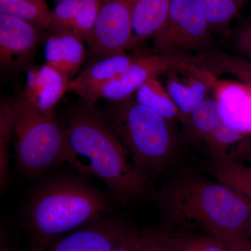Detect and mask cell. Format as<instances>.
<instances>
[{
	"label": "cell",
	"mask_w": 251,
	"mask_h": 251,
	"mask_svg": "<svg viewBox=\"0 0 251 251\" xmlns=\"http://www.w3.org/2000/svg\"><path fill=\"white\" fill-rule=\"evenodd\" d=\"M92 106L84 103L68 115L73 166L103 181L120 202L142 197L146 192L145 175L130 164L126 149Z\"/></svg>",
	"instance_id": "1"
},
{
	"label": "cell",
	"mask_w": 251,
	"mask_h": 251,
	"mask_svg": "<svg viewBox=\"0 0 251 251\" xmlns=\"http://www.w3.org/2000/svg\"><path fill=\"white\" fill-rule=\"evenodd\" d=\"M158 201L168 219L202 227L225 243L247 236L251 224V205L245 198L219 181L198 176L175 179Z\"/></svg>",
	"instance_id": "2"
},
{
	"label": "cell",
	"mask_w": 251,
	"mask_h": 251,
	"mask_svg": "<svg viewBox=\"0 0 251 251\" xmlns=\"http://www.w3.org/2000/svg\"><path fill=\"white\" fill-rule=\"evenodd\" d=\"M109 209L108 200L80 179L48 180L33 191L25 209L28 251H45L66 233L103 218Z\"/></svg>",
	"instance_id": "3"
},
{
	"label": "cell",
	"mask_w": 251,
	"mask_h": 251,
	"mask_svg": "<svg viewBox=\"0 0 251 251\" xmlns=\"http://www.w3.org/2000/svg\"><path fill=\"white\" fill-rule=\"evenodd\" d=\"M13 108L16 160L23 173L37 176L65 161L73 166L67 130L55 116L44 115L23 97L13 103Z\"/></svg>",
	"instance_id": "4"
},
{
	"label": "cell",
	"mask_w": 251,
	"mask_h": 251,
	"mask_svg": "<svg viewBox=\"0 0 251 251\" xmlns=\"http://www.w3.org/2000/svg\"><path fill=\"white\" fill-rule=\"evenodd\" d=\"M118 103L113 117L115 129L135 168L143 174L163 168L175 151L171 121L131 97Z\"/></svg>",
	"instance_id": "5"
},
{
	"label": "cell",
	"mask_w": 251,
	"mask_h": 251,
	"mask_svg": "<svg viewBox=\"0 0 251 251\" xmlns=\"http://www.w3.org/2000/svg\"><path fill=\"white\" fill-rule=\"evenodd\" d=\"M211 29L197 0H171L168 18L153 36L156 54L190 55L209 52Z\"/></svg>",
	"instance_id": "6"
},
{
	"label": "cell",
	"mask_w": 251,
	"mask_h": 251,
	"mask_svg": "<svg viewBox=\"0 0 251 251\" xmlns=\"http://www.w3.org/2000/svg\"><path fill=\"white\" fill-rule=\"evenodd\" d=\"M135 0H101L93 30L87 41L97 61L133 47L132 11Z\"/></svg>",
	"instance_id": "7"
},
{
	"label": "cell",
	"mask_w": 251,
	"mask_h": 251,
	"mask_svg": "<svg viewBox=\"0 0 251 251\" xmlns=\"http://www.w3.org/2000/svg\"><path fill=\"white\" fill-rule=\"evenodd\" d=\"M198 58L199 55L191 57L155 54L137 56L125 72L102 87L99 99L103 98L117 103L125 101L148 81L168 74L175 69L197 62Z\"/></svg>",
	"instance_id": "8"
},
{
	"label": "cell",
	"mask_w": 251,
	"mask_h": 251,
	"mask_svg": "<svg viewBox=\"0 0 251 251\" xmlns=\"http://www.w3.org/2000/svg\"><path fill=\"white\" fill-rule=\"evenodd\" d=\"M186 120L193 135L208 148L214 160L229 156L232 147L249 135L226 123L216 98L206 97Z\"/></svg>",
	"instance_id": "9"
},
{
	"label": "cell",
	"mask_w": 251,
	"mask_h": 251,
	"mask_svg": "<svg viewBox=\"0 0 251 251\" xmlns=\"http://www.w3.org/2000/svg\"><path fill=\"white\" fill-rule=\"evenodd\" d=\"M132 228L121 219L100 218L64 234L44 251H112Z\"/></svg>",
	"instance_id": "10"
},
{
	"label": "cell",
	"mask_w": 251,
	"mask_h": 251,
	"mask_svg": "<svg viewBox=\"0 0 251 251\" xmlns=\"http://www.w3.org/2000/svg\"><path fill=\"white\" fill-rule=\"evenodd\" d=\"M41 28L21 18L0 13V64L2 69L21 67L40 44Z\"/></svg>",
	"instance_id": "11"
},
{
	"label": "cell",
	"mask_w": 251,
	"mask_h": 251,
	"mask_svg": "<svg viewBox=\"0 0 251 251\" xmlns=\"http://www.w3.org/2000/svg\"><path fill=\"white\" fill-rule=\"evenodd\" d=\"M188 64L168 73L166 90L185 117L209 97L216 75L198 64Z\"/></svg>",
	"instance_id": "12"
},
{
	"label": "cell",
	"mask_w": 251,
	"mask_h": 251,
	"mask_svg": "<svg viewBox=\"0 0 251 251\" xmlns=\"http://www.w3.org/2000/svg\"><path fill=\"white\" fill-rule=\"evenodd\" d=\"M136 57L124 52L96 61L70 81L67 92H74L84 103L93 105L102 87L125 72Z\"/></svg>",
	"instance_id": "13"
},
{
	"label": "cell",
	"mask_w": 251,
	"mask_h": 251,
	"mask_svg": "<svg viewBox=\"0 0 251 251\" xmlns=\"http://www.w3.org/2000/svg\"><path fill=\"white\" fill-rule=\"evenodd\" d=\"M71 80L67 75L44 64L29 72L23 97L44 115L55 116L56 106L67 92Z\"/></svg>",
	"instance_id": "14"
},
{
	"label": "cell",
	"mask_w": 251,
	"mask_h": 251,
	"mask_svg": "<svg viewBox=\"0 0 251 251\" xmlns=\"http://www.w3.org/2000/svg\"><path fill=\"white\" fill-rule=\"evenodd\" d=\"M83 42L72 33L50 34L45 46V64L72 80L87 57Z\"/></svg>",
	"instance_id": "15"
},
{
	"label": "cell",
	"mask_w": 251,
	"mask_h": 251,
	"mask_svg": "<svg viewBox=\"0 0 251 251\" xmlns=\"http://www.w3.org/2000/svg\"><path fill=\"white\" fill-rule=\"evenodd\" d=\"M171 0H135L132 11L133 46L152 37L163 27Z\"/></svg>",
	"instance_id": "16"
},
{
	"label": "cell",
	"mask_w": 251,
	"mask_h": 251,
	"mask_svg": "<svg viewBox=\"0 0 251 251\" xmlns=\"http://www.w3.org/2000/svg\"><path fill=\"white\" fill-rule=\"evenodd\" d=\"M208 170L216 181L239 193L251 205V163L247 164L229 156L214 160Z\"/></svg>",
	"instance_id": "17"
},
{
	"label": "cell",
	"mask_w": 251,
	"mask_h": 251,
	"mask_svg": "<svg viewBox=\"0 0 251 251\" xmlns=\"http://www.w3.org/2000/svg\"><path fill=\"white\" fill-rule=\"evenodd\" d=\"M224 121L231 128L251 134L249 100L245 92L237 86H229L220 91L217 98Z\"/></svg>",
	"instance_id": "18"
},
{
	"label": "cell",
	"mask_w": 251,
	"mask_h": 251,
	"mask_svg": "<svg viewBox=\"0 0 251 251\" xmlns=\"http://www.w3.org/2000/svg\"><path fill=\"white\" fill-rule=\"evenodd\" d=\"M138 103L171 121L173 120H186L180 112L166 89L157 78L151 79L143 84L135 93Z\"/></svg>",
	"instance_id": "19"
},
{
	"label": "cell",
	"mask_w": 251,
	"mask_h": 251,
	"mask_svg": "<svg viewBox=\"0 0 251 251\" xmlns=\"http://www.w3.org/2000/svg\"><path fill=\"white\" fill-rule=\"evenodd\" d=\"M0 13L21 18L43 30H50L52 11L46 0H0Z\"/></svg>",
	"instance_id": "20"
},
{
	"label": "cell",
	"mask_w": 251,
	"mask_h": 251,
	"mask_svg": "<svg viewBox=\"0 0 251 251\" xmlns=\"http://www.w3.org/2000/svg\"><path fill=\"white\" fill-rule=\"evenodd\" d=\"M202 67L212 73L228 74L237 77L248 88L251 89V62L242 57H234L221 52L203 54Z\"/></svg>",
	"instance_id": "21"
},
{
	"label": "cell",
	"mask_w": 251,
	"mask_h": 251,
	"mask_svg": "<svg viewBox=\"0 0 251 251\" xmlns=\"http://www.w3.org/2000/svg\"><path fill=\"white\" fill-rule=\"evenodd\" d=\"M14 130L13 103L1 100L0 105V184L4 190L9 179V143Z\"/></svg>",
	"instance_id": "22"
},
{
	"label": "cell",
	"mask_w": 251,
	"mask_h": 251,
	"mask_svg": "<svg viewBox=\"0 0 251 251\" xmlns=\"http://www.w3.org/2000/svg\"><path fill=\"white\" fill-rule=\"evenodd\" d=\"M204 11L211 31L227 27L247 0H197Z\"/></svg>",
	"instance_id": "23"
},
{
	"label": "cell",
	"mask_w": 251,
	"mask_h": 251,
	"mask_svg": "<svg viewBox=\"0 0 251 251\" xmlns=\"http://www.w3.org/2000/svg\"><path fill=\"white\" fill-rule=\"evenodd\" d=\"M172 251H229L226 243L214 236L188 233H171L166 231Z\"/></svg>",
	"instance_id": "24"
},
{
	"label": "cell",
	"mask_w": 251,
	"mask_h": 251,
	"mask_svg": "<svg viewBox=\"0 0 251 251\" xmlns=\"http://www.w3.org/2000/svg\"><path fill=\"white\" fill-rule=\"evenodd\" d=\"M100 2L101 0H79L71 33L86 43L93 30Z\"/></svg>",
	"instance_id": "25"
},
{
	"label": "cell",
	"mask_w": 251,
	"mask_h": 251,
	"mask_svg": "<svg viewBox=\"0 0 251 251\" xmlns=\"http://www.w3.org/2000/svg\"><path fill=\"white\" fill-rule=\"evenodd\" d=\"M79 0H62L59 1L52 13L50 32V34L72 31Z\"/></svg>",
	"instance_id": "26"
},
{
	"label": "cell",
	"mask_w": 251,
	"mask_h": 251,
	"mask_svg": "<svg viewBox=\"0 0 251 251\" xmlns=\"http://www.w3.org/2000/svg\"><path fill=\"white\" fill-rule=\"evenodd\" d=\"M137 251H172L167 240L166 231H142L141 242Z\"/></svg>",
	"instance_id": "27"
},
{
	"label": "cell",
	"mask_w": 251,
	"mask_h": 251,
	"mask_svg": "<svg viewBox=\"0 0 251 251\" xmlns=\"http://www.w3.org/2000/svg\"><path fill=\"white\" fill-rule=\"evenodd\" d=\"M234 42L244 58L251 62V23H245L237 29Z\"/></svg>",
	"instance_id": "28"
},
{
	"label": "cell",
	"mask_w": 251,
	"mask_h": 251,
	"mask_svg": "<svg viewBox=\"0 0 251 251\" xmlns=\"http://www.w3.org/2000/svg\"><path fill=\"white\" fill-rule=\"evenodd\" d=\"M141 239L142 232L138 229L132 228L112 251H137Z\"/></svg>",
	"instance_id": "29"
},
{
	"label": "cell",
	"mask_w": 251,
	"mask_h": 251,
	"mask_svg": "<svg viewBox=\"0 0 251 251\" xmlns=\"http://www.w3.org/2000/svg\"><path fill=\"white\" fill-rule=\"evenodd\" d=\"M232 157L240 161H249L251 163V134L248 135L238 144L234 156Z\"/></svg>",
	"instance_id": "30"
},
{
	"label": "cell",
	"mask_w": 251,
	"mask_h": 251,
	"mask_svg": "<svg viewBox=\"0 0 251 251\" xmlns=\"http://www.w3.org/2000/svg\"><path fill=\"white\" fill-rule=\"evenodd\" d=\"M229 251H251V240L247 236H242L227 243Z\"/></svg>",
	"instance_id": "31"
},
{
	"label": "cell",
	"mask_w": 251,
	"mask_h": 251,
	"mask_svg": "<svg viewBox=\"0 0 251 251\" xmlns=\"http://www.w3.org/2000/svg\"><path fill=\"white\" fill-rule=\"evenodd\" d=\"M246 234H247V237L251 240V224L250 226L248 227L247 233H246Z\"/></svg>",
	"instance_id": "32"
},
{
	"label": "cell",
	"mask_w": 251,
	"mask_h": 251,
	"mask_svg": "<svg viewBox=\"0 0 251 251\" xmlns=\"http://www.w3.org/2000/svg\"><path fill=\"white\" fill-rule=\"evenodd\" d=\"M59 1H62V0H59Z\"/></svg>",
	"instance_id": "33"
}]
</instances>
